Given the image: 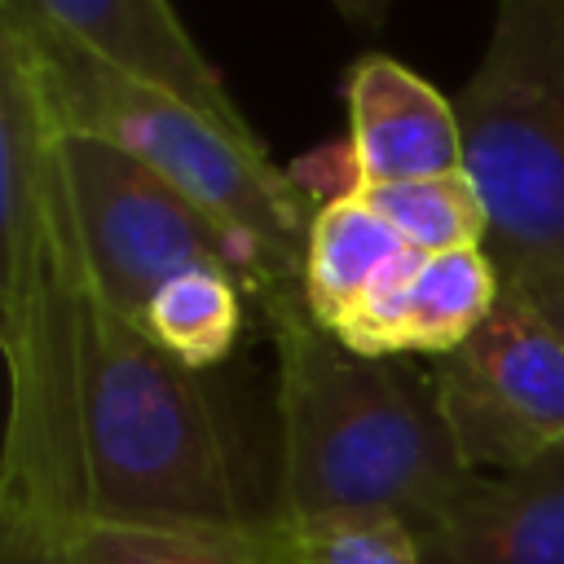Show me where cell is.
<instances>
[{
    "mask_svg": "<svg viewBox=\"0 0 564 564\" xmlns=\"http://www.w3.org/2000/svg\"><path fill=\"white\" fill-rule=\"evenodd\" d=\"M88 295L62 128L22 44L0 31V352L9 366L0 560L31 555L84 524L75 397Z\"/></svg>",
    "mask_w": 564,
    "mask_h": 564,
    "instance_id": "6da1fadb",
    "label": "cell"
},
{
    "mask_svg": "<svg viewBox=\"0 0 564 564\" xmlns=\"http://www.w3.org/2000/svg\"><path fill=\"white\" fill-rule=\"evenodd\" d=\"M278 348L273 516H392L414 533L476 476L432 392L401 357H361L322 330L300 291L264 304Z\"/></svg>",
    "mask_w": 564,
    "mask_h": 564,
    "instance_id": "7a4b0ae2",
    "label": "cell"
},
{
    "mask_svg": "<svg viewBox=\"0 0 564 564\" xmlns=\"http://www.w3.org/2000/svg\"><path fill=\"white\" fill-rule=\"evenodd\" d=\"M0 31L22 44L62 132L97 137L132 154L234 238L247 295L260 308L300 291L313 207L295 176L269 159L264 141L229 132L198 106L101 62L53 26L0 13Z\"/></svg>",
    "mask_w": 564,
    "mask_h": 564,
    "instance_id": "3957f363",
    "label": "cell"
},
{
    "mask_svg": "<svg viewBox=\"0 0 564 564\" xmlns=\"http://www.w3.org/2000/svg\"><path fill=\"white\" fill-rule=\"evenodd\" d=\"M75 458L84 520H256L242 507L234 436L216 392L97 291L84 308Z\"/></svg>",
    "mask_w": 564,
    "mask_h": 564,
    "instance_id": "277c9868",
    "label": "cell"
},
{
    "mask_svg": "<svg viewBox=\"0 0 564 564\" xmlns=\"http://www.w3.org/2000/svg\"><path fill=\"white\" fill-rule=\"evenodd\" d=\"M454 110L463 172L489 212L485 251L507 278H564V0H494Z\"/></svg>",
    "mask_w": 564,
    "mask_h": 564,
    "instance_id": "5b68a950",
    "label": "cell"
},
{
    "mask_svg": "<svg viewBox=\"0 0 564 564\" xmlns=\"http://www.w3.org/2000/svg\"><path fill=\"white\" fill-rule=\"evenodd\" d=\"M62 172L84 269L119 317L137 322L145 300L189 269H229L247 291L234 238L132 154L62 132Z\"/></svg>",
    "mask_w": 564,
    "mask_h": 564,
    "instance_id": "8992f818",
    "label": "cell"
},
{
    "mask_svg": "<svg viewBox=\"0 0 564 564\" xmlns=\"http://www.w3.org/2000/svg\"><path fill=\"white\" fill-rule=\"evenodd\" d=\"M427 379L476 476L516 471L564 445V335L516 278H502L485 322L436 357Z\"/></svg>",
    "mask_w": 564,
    "mask_h": 564,
    "instance_id": "52a82bcc",
    "label": "cell"
},
{
    "mask_svg": "<svg viewBox=\"0 0 564 564\" xmlns=\"http://www.w3.org/2000/svg\"><path fill=\"white\" fill-rule=\"evenodd\" d=\"M423 256L357 189L313 207L300 300L308 317L361 357H388L392 308Z\"/></svg>",
    "mask_w": 564,
    "mask_h": 564,
    "instance_id": "ba28073f",
    "label": "cell"
},
{
    "mask_svg": "<svg viewBox=\"0 0 564 564\" xmlns=\"http://www.w3.org/2000/svg\"><path fill=\"white\" fill-rule=\"evenodd\" d=\"M0 13L53 26L101 62L176 93L238 137L260 141L251 119L229 97L220 70L194 44L172 0H0Z\"/></svg>",
    "mask_w": 564,
    "mask_h": 564,
    "instance_id": "9c48e42d",
    "label": "cell"
},
{
    "mask_svg": "<svg viewBox=\"0 0 564 564\" xmlns=\"http://www.w3.org/2000/svg\"><path fill=\"white\" fill-rule=\"evenodd\" d=\"M348 176L379 189L419 176L463 172V128L445 93L388 53H361L344 75Z\"/></svg>",
    "mask_w": 564,
    "mask_h": 564,
    "instance_id": "30bf717a",
    "label": "cell"
},
{
    "mask_svg": "<svg viewBox=\"0 0 564 564\" xmlns=\"http://www.w3.org/2000/svg\"><path fill=\"white\" fill-rule=\"evenodd\" d=\"M414 538L423 564H564V445L471 476Z\"/></svg>",
    "mask_w": 564,
    "mask_h": 564,
    "instance_id": "8fae6325",
    "label": "cell"
},
{
    "mask_svg": "<svg viewBox=\"0 0 564 564\" xmlns=\"http://www.w3.org/2000/svg\"><path fill=\"white\" fill-rule=\"evenodd\" d=\"M4 564H269L264 520L247 524H159L84 520L48 546Z\"/></svg>",
    "mask_w": 564,
    "mask_h": 564,
    "instance_id": "7c38bea8",
    "label": "cell"
},
{
    "mask_svg": "<svg viewBox=\"0 0 564 564\" xmlns=\"http://www.w3.org/2000/svg\"><path fill=\"white\" fill-rule=\"evenodd\" d=\"M502 291V269L485 247L423 256L392 308L388 357H445L454 352L494 308Z\"/></svg>",
    "mask_w": 564,
    "mask_h": 564,
    "instance_id": "4fadbf2b",
    "label": "cell"
},
{
    "mask_svg": "<svg viewBox=\"0 0 564 564\" xmlns=\"http://www.w3.org/2000/svg\"><path fill=\"white\" fill-rule=\"evenodd\" d=\"M154 348L189 370L220 366L242 335V282L229 269H189L163 282L132 322Z\"/></svg>",
    "mask_w": 564,
    "mask_h": 564,
    "instance_id": "5bb4252c",
    "label": "cell"
},
{
    "mask_svg": "<svg viewBox=\"0 0 564 564\" xmlns=\"http://www.w3.org/2000/svg\"><path fill=\"white\" fill-rule=\"evenodd\" d=\"M361 194L383 212V220L419 256H445V251H467L489 242V212L467 172L397 181Z\"/></svg>",
    "mask_w": 564,
    "mask_h": 564,
    "instance_id": "9a60e30c",
    "label": "cell"
},
{
    "mask_svg": "<svg viewBox=\"0 0 564 564\" xmlns=\"http://www.w3.org/2000/svg\"><path fill=\"white\" fill-rule=\"evenodd\" d=\"M269 564H423L419 538L392 516H264Z\"/></svg>",
    "mask_w": 564,
    "mask_h": 564,
    "instance_id": "2e32d148",
    "label": "cell"
},
{
    "mask_svg": "<svg viewBox=\"0 0 564 564\" xmlns=\"http://www.w3.org/2000/svg\"><path fill=\"white\" fill-rule=\"evenodd\" d=\"M507 278V273H502ZM516 282L538 300V308L560 326V335H564V278H555V273H516Z\"/></svg>",
    "mask_w": 564,
    "mask_h": 564,
    "instance_id": "e0dca14e",
    "label": "cell"
},
{
    "mask_svg": "<svg viewBox=\"0 0 564 564\" xmlns=\"http://www.w3.org/2000/svg\"><path fill=\"white\" fill-rule=\"evenodd\" d=\"M344 22H352V26H366V31H375V26H383V18H388V9H392V0H326Z\"/></svg>",
    "mask_w": 564,
    "mask_h": 564,
    "instance_id": "ac0fdd59",
    "label": "cell"
}]
</instances>
